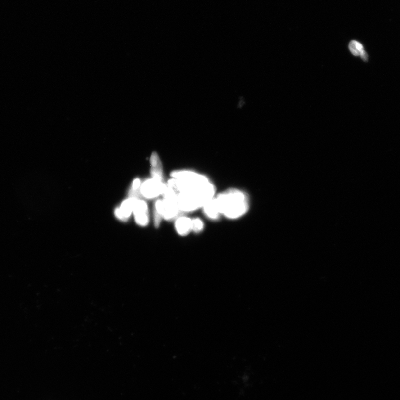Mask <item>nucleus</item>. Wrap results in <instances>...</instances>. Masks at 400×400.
Here are the masks:
<instances>
[{
    "label": "nucleus",
    "mask_w": 400,
    "mask_h": 400,
    "mask_svg": "<svg viewBox=\"0 0 400 400\" xmlns=\"http://www.w3.org/2000/svg\"><path fill=\"white\" fill-rule=\"evenodd\" d=\"M220 214L236 219L241 217L249 209L248 196L237 189H230L219 195L215 199Z\"/></svg>",
    "instance_id": "obj_1"
},
{
    "label": "nucleus",
    "mask_w": 400,
    "mask_h": 400,
    "mask_svg": "<svg viewBox=\"0 0 400 400\" xmlns=\"http://www.w3.org/2000/svg\"><path fill=\"white\" fill-rule=\"evenodd\" d=\"M215 191V187L209 183L194 190L179 194L178 204L181 214L204 206L213 199Z\"/></svg>",
    "instance_id": "obj_2"
},
{
    "label": "nucleus",
    "mask_w": 400,
    "mask_h": 400,
    "mask_svg": "<svg viewBox=\"0 0 400 400\" xmlns=\"http://www.w3.org/2000/svg\"><path fill=\"white\" fill-rule=\"evenodd\" d=\"M171 176L174 178L169 181L168 185L178 194L194 190L209 183L204 175L190 171H175Z\"/></svg>",
    "instance_id": "obj_3"
},
{
    "label": "nucleus",
    "mask_w": 400,
    "mask_h": 400,
    "mask_svg": "<svg viewBox=\"0 0 400 400\" xmlns=\"http://www.w3.org/2000/svg\"><path fill=\"white\" fill-rule=\"evenodd\" d=\"M140 186V179H135L133 184L132 189L130 190L129 199L123 202L120 208L116 210L117 217L123 221L128 219L134 209V205L139 199Z\"/></svg>",
    "instance_id": "obj_4"
},
{
    "label": "nucleus",
    "mask_w": 400,
    "mask_h": 400,
    "mask_svg": "<svg viewBox=\"0 0 400 400\" xmlns=\"http://www.w3.org/2000/svg\"><path fill=\"white\" fill-rule=\"evenodd\" d=\"M164 185V183H160L154 179H150L143 183L141 188L142 194L147 198H154L162 194Z\"/></svg>",
    "instance_id": "obj_5"
},
{
    "label": "nucleus",
    "mask_w": 400,
    "mask_h": 400,
    "mask_svg": "<svg viewBox=\"0 0 400 400\" xmlns=\"http://www.w3.org/2000/svg\"><path fill=\"white\" fill-rule=\"evenodd\" d=\"M133 210L136 222L141 226H146L149 222V213L146 202L138 199Z\"/></svg>",
    "instance_id": "obj_6"
},
{
    "label": "nucleus",
    "mask_w": 400,
    "mask_h": 400,
    "mask_svg": "<svg viewBox=\"0 0 400 400\" xmlns=\"http://www.w3.org/2000/svg\"><path fill=\"white\" fill-rule=\"evenodd\" d=\"M151 174L152 179L160 183H164L163 165L157 153H152L151 157Z\"/></svg>",
    "instance_id": "obj_7"
},
{
    "label": "nucleus",
    "mask_w": 400,
    "mask_h": 400,
    "mask_svg": "<svg viewBox=\"0 0 400 400\" xmlns=\"http://www.w3.org/2000/svg\"><path fill=\"white\" fill-rule=\"evenodd\" d=\"M349 49L352 55L360 56L364 61L368 60V56L362 44L357 40H352L349 44Z\"/></svg>",
    "instance_id": "obj_8"
},
{
    "label": "nucleus",
    "mask_w": 400,
    "mask_h": 400,
    "mask_svg": "<svg viewBox=\"0 0 400 400\" xmlns=\"http://www.w3.org/2000/svg\"><path fill=\"white\" fill-rule=\"evenodd\" d=\"M175 226L179 235H186L192 230V220L186 217L179 218Z\"/></svg>",
    "instance_id": "obj_9"
},
{
    "label": "nucleus",
    "mask_w": 400,
    "mask_h": 400,
    "mask_svg": "<svg viewBox=\"0 0 400 400\" xmlns=\"http://www.w3.org/2000/svg\"><path fill=\"white\" fill-rule=\"evenodd\" d=\"M204 212L211 219H217L220 214L215 199H211L204 206Z\"/></svg>",
    "instance_id": "obj_10"
},
{
    "label": "nucleus",
    "mask_w": 400,
    "mask_h": 400,
    "mask_svg": "<svg viewBox=\"0 0 400 400\" xmlns=\"http://www.w3.org/2000/svg\"><path fill=\"white\" fill-rule=\"evenodd\" d=\"M163 201L159 200L156 202L154 211V223L156 227L160 225L161 220L163 218Z\"/></svg>",
    "instance_id": "obj_11"
},
{
    "label": "nucleus",
    "mask_w": 400,
    "mask_h": 400,
    "mask_svg": "<svg viewBox=\"0 0 400 400\" xmlns=\"http://www.w3.org/2000/svg\"><path fill=\"white\" fill-rule=\"evenodd\" d=\"M204 228V224L199 219L192 220V230L195 232H200Z\"/></svg>",
    "instance_id": "obj_12"
}]
</instances>
